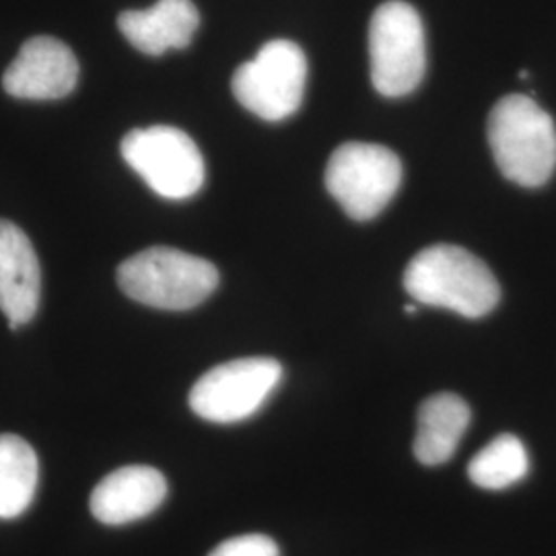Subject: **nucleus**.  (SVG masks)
<instances>
[{"label": "nucleus", "mask_w": 556, "mask_h": 556, "mask_svg": "<svg viewBox=\"0 0 556 556\" xmlns=\"http://www.w3.org/2000/svg\"><path fill=\"white\" fill-rule=\"evenodd\" d=\"M404 289L417 303L470 319L489 316L501 299L491 268L472 252L447 243L431 245L410 260L404 270Z\"/></svg>", "instance_id": "nucleus-1"}, {"label": "nucleus", "mask_w": 556, "mask_h": 556, "mask_svg": "<svg viewBox=\"0 0 556 556\" xmlns=\"http://www.w3.org/2000/svg\"><path fill=\"white\" fill-rule=\"evenodd\" d=\"M489 144L501 174L523 188L544 186L556 169V126L528 96H507L489 116Z\"/></svg>", "instance_id": "nucleus-2"}, {"label": "nucleus", "mask_w": 556, "mask_h": 556, "mask_svg": "<svg viewBox=\"0 0 556 556\" xmlns=\"http://www.w3.org/2000/svg\"><path fill=\"white\" fill-rule=\"evenodd\" d=\"M118 285L126 298L165 312L199 307L219 287V270L208 260L174 248H149L122 262Z\"/></svg>", "instance_id": "nucleus-3"}, {"label": "nucleus", "mask_w": 556, "mask_h": 556, "mask_svg": "<svg viewBox=\"0 0 556 556\" xmlns=\"http://www.w3.org/2000/svg\"><path fill=\"white\" fill-rule=\"evenodd\" d=\"M369 59L371 83L383 98H404L417 89L427 73V41L413 4H379L369 23Z\"/></svg>", "instance_id": "nucleus-4"}, {"label": "nucleus", "mask_w": 556, "mask_h": 556, "mask_svg": "<svg viewBox=\"0 0 556 556\" xmlns=\"http://www.w3.org/2000/svg\"><path fill=\"white\" fill-rule=\"evenodd\" d=\"M402 163L394 151L374 142H346L326 167V188L355 220H371L396 197Z\"/></svg>", "instance_id": "nucleus-5"}, {"label": "nucleus", "mask_w": 556, "mask_h": 556, "mask_svg": "<svg viewBox=\"0 0 556 556\" xmlns=\"http://www.w3.org/2000/svg\"><path fill=\"white\" fill-rule=\"evenodd\" d=\"M307 59L295 41L273 40L254 60L241 64L231 89L236 100L266 122L291 118L303 101Z\"/></svg>", "instance_id": "nucleus-6"}, {"label": "nucleus", "mask_w": 556, "mask_h": 556, "mask_svg": "<svg viewBox=\"0 0 556 556\" xmlns=\"http://www.w3.org/2000/svg\"><path fill=\"white\" fill-rule=\"evenodd\" d=\"M282 381L277 358L245 357L208 369L190 390L197 417L217 425H233L254 417Z\"/></svg>", "instance_id": "nucleus-7"}, {"label": "nucleus", "mask_w": 556, "mask_h": 556, "mask_svg": "<svg viewBox=\"0 0 556 556\" xmlns=\"http://www.w3.org/2000/svg\"><path fill=\"white\" fill-rule=\"evenodd\" d=\"M119 151L163 199H190L204 184V160L197 142L174 126L137 128L122 139Z\"/></svg>", "instance_id": "nucleus-8"}, {"label": "nucleus", "mask_w": 556, "mask_h": 556, "mask_svg": "<svg viewBox=\"0 0 556 556\" xmlns=\"http://www.w3.org/2000/svg\"><path fill=\"white\" fill-rule=\"evenodd\" d=\"M77 83V56L64 41L50 36L25 41L2 77L4 91L17 100H60L73 93Z\"/></svg>", "instance_id": "nucleus-9"}, {"label": "nucleus", "mask_w": 556, "mask_h": 556, "mask_svg": "<svg viewBox=\"0 0 556 556\" xmlns=\"http://www.w3.org/2000/svg\"><path fill=\"white\" fill-rule=\"evenodd\" d=\"M40 295V260L31 241L15 223L0 219V312L13 330L34 319Z\"/></svg>", "instance_id": "nucleus-10"}, {"label": "nucleus", "mask_w": 556, "mask_h": 556, "mask_svg": "<svg viewBox=\"0 0 556 556\" xmlns=\"http://www.w3.org/2000/svg\"><path fill=\"white\" fill-rule=\"evenodd\" d=\"M167 497V480L151 466H124L110 472L91 493V514L105 526H126L157 511Z\"/></svg>", "instance_id": "nucleus-11"}, {"label": "nucleus", "mask_w": 556, "mask_h": 556, "mask_svg": "<svg viewBox=\"0 0 556 556\" xmlns=\"http://www.w3.org/2000/svg\"><path fill=\"white\" fill-rule=\"evenodd\" d=\"M199 25V9L192 0H157L151 9L124 11L118 17L122 36L147 56L188 48Z\"/></svg>", "instance_id": "nucleus-12"}, {"label": "nucleus", "mask_w": 556, "mask_h": 556, "mask_svg": "<svg viewBox=\"0 0 556 556\" xmlns=\"http://www.w3.org/2000/svg\"><path fill=\"white\" fill-rule=\"evenodd\" d=\"M470 406L464 397L441 392L427 397L417 417L415 457L425 466H439L450 462L470 425Z\"/></svg>", "instance_id": "nucleus-13"}, {"label": "nucleus", "mask_w": 556, "mask_h": 556, "mask_svg": "<svg viewBox=\"0 0 556 556\" xmlns=\"http://www.w3.org/2000/svg\"><path fill=\"white\" fill-rule=\"evenodd\" d=\"M40 464L34 447L17 435H0V519L29 509L38 489Z\"/></svg>", "instance_id": "nucleus-14"}, {"label": "nucleus", "mask_w": 556, "mask_h": 556, "mask_svg": "<svg viewBox=\"0 0 556 556\" xmlns=\"http://www.w3.org/2000/svg\"><path fill=\"white\" fill-rule=\"evenodd\" d=\"M530 472V456L516 435H498L468 464L470 480L486 491H503Z\"/></svg>", "instance_id": "nucleus-15"}, {"label": "nucleus", "mask_w": 556, "mask_h": 556, "mask_svg": "<svg viewBox=\"0 0 556 556\" xmlns=\"http://www.w3.org/2000/svg\"><path fill=\"white\" fill-rule=\"evenodd\" d=\"M208 556H280V551L273 538L245 534L220 542Z\"/></svg>", "instance_id": "nucleus-16"}, {"label": "nucleus", "mask_w": 556, "mask_h": 556, "mask_svg": "<svg viewBox=\"0 0 556 556\" xmlns=\"http://www.w3.org/2000/svg\"><path fill=\"white\" fill-rule=\"evenodd\" d=\"M417 305H413V303H408V305H404V314H408V316H415L417 314Z\"/></svg>", "instance_id": "nucleus-17"}]
</instances>
